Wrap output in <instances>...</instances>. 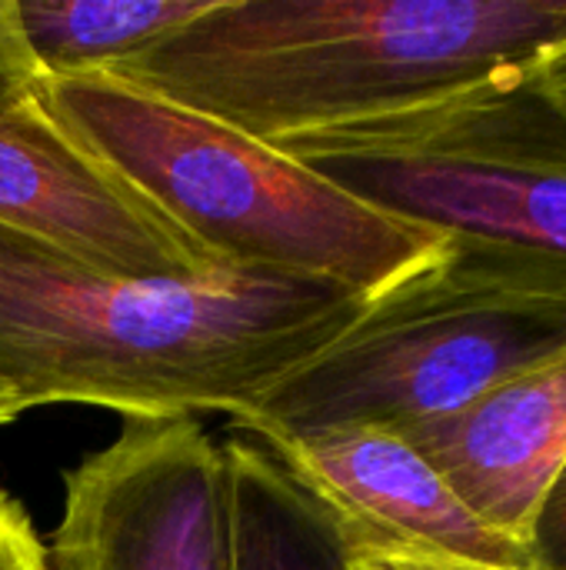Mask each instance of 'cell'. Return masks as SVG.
I'll return each mask as SVG.
<instances>
[{
  "instance_id": "obj_5",
  "label": "cell",
  "mask_w": 566,
  "mask_h": 570,
  "mask_svg": "<svg viewBox=\"0 0 566 570\" xmlns=\"http://www.w3.org/2000/svg\"><path fill=\"white\" fill-rule=\"evenodd\" d=\"M280 150L450 244L566 267V100L550 77Z\"/></svg>"
},
{
  "instance_id": "obj_15",
  "label": "cell",
  "mask_w": 566,
  "mask_h": 570,
  "mask_svg": "<svg viewBox=\"0 0 566 570\" xmlns=\"http://www.w3.org/2000/svg\"><path fill=\"white\" fill-rule=\"evenodd\" d=\"M347 570H490L474 564H454V561H430V558H410V554H390V551H350Z\"/></svg>"
},
{
  "instance_id": "obj_17",
  "label": "cell",
  "mask_w": 566,
  "mask_h": 570,
  "mask_svg": "<svg viewBox=\"0 0 566 570\" xmlns=\"http://www.w3.org/2000/svg\"><path fill=\"white\" fill-rule=\"evenodd\" d=\"M550 87H554V90H557V94H560V97L566 100V67L564 70H557V73L550 77Z\"/></svg>"
},
{
  "instance_id": "obj_1",
  "label": "cell",
  "mask_w": 566,
  "mask_h": 570,
  "mask_svg": "<svg viewBox=\"0 0 566 570\" xmlns=\"http://www.w3.org/2000/svg\"><path fill=\"white\" fill-rule=\"evenodd\" d=\"M370 297L307 277H127L0 224V384L20 411L244 417Z\"/></svg>"
},
{
  "instance_id": "obj_7",
  "label": "cell",
  "mask_w": 566,
  "mask_h": 570,
  "mask_svg": "<svg viewBox=\"0 0 566 570\" xmlns=\"http://www.w3.org/2000/svg\"><path fill=\"white\" fill-rule=\"evenodd\" d=\"M0 224L127 277L224 271L77 144L47 100L0 104Z\"/></svg>"
},
{
  "instance_id": "obj_11",
  "label": "cell",
  "mask_w": 566,
  "mask_h": 570,
  "mask_svg": "<svg viewBox=\"0 0 566 570\" xmlns=\"http://www.w3.org/2000/svg\"><path fill=\"white\" fill-rule=\"evenodd\" d=\"M217 0H17L43 80L110 73Z\"/></svg>"
},
{
  "instance_id": "obj_8",
  "label": "cell",
  "mask_w": 566,
  "mask_h": 570,
  "mask_svg": "<svg viewBox=\"0 0 566 570\" xmlns=\"http://www.w3.org/2000/svg\"><path fill=\"white\" fill-rule=\"evenodd\" d=\"M260 444L320 501L350 551L530 570L527 548L487 524L404 434L360 428L310 438H264Z\"/></svg>"
},
{
  "instance_id": "obj_16",
  "label": "cell",
  "mask_w": 566,
  "mask_h": 570,
  "mask_svg": "<svg viewBox=\"0 0 566 570\" xmlns=\"http://www.w3.org/2000/svg\"><path fill=\"white\" fill-rule=\"evenodd\" d=\"M23 411L17 407V401H13V394L0 384V428H7V424H13L17 417H20Z\"/></svg>"
},
{
  "instance_id": "obj_3",
  "label": "cell",
  "mask_w": 566,
  "mask_h": 570,
  "mask_svg": "<svg viewBox=\"0 0 566 570\" xmlns=\"http://www.w3.org/2000/svg\"><path fill=\"white\" fill-rule=\"evenodd\" d=\"M43 100L224 271L380 297L450 250L447 237L357 200L304 160L120 77L47 80Z\"/></svg>"
},
{
  "instance_id": "obj_12",
  "label": "cell",
  "mask_w": 566,
  "mask_h": 570,
  "mask_svg": "<svg viewBox=\"0 0 566 570\" xmlns=\"http://www.w3.org/2000/svg\"><path fill=\"white\" fill-rule=\"evenodd\" d=\"M43 73L23 40L17 0H0V104L43 100Z\"/></svg>"
},
{
  "instance_id": "obj_6",
  "label": "cell",
  "mask_w": 566,
  "mask_h": 570,
  "mask_svg": "<svg viewBox=\"0 0 566 570\" xmlns=\"http://www.w3.org/2000/svg\"><path fill=\"white\" fill-rule=\"evenodd\" d=\"M50 570H234L227 454L197 417L123 421L63 474Z\"/></svg>"
},
{
  "instance_id": "obj_4",
  "label": "cell",
  "mask_w": 566,
  "mask_h": 570,
  "mask_svg": "<svg viewBox=\"0 0 566 570\" xmlns=\"http://www.w3.org/2000/svg\"><path fill=\"white\" fill-rule=\"evenodd\" d=\"M564 351L566 267L450 244L370 297L230 428L260 441L360 428L414 434Z\"/></svg>"
},
{
  "instance_id": "obj_2",
  "label": "cell",
  "mask_w": 566,
  "mask_h": 570,
  "mask_svg": "<svg viewBox=\"0 0 566 570\" xmlns=\"http://www.w3.org/2000/svg\"><path fill=\"white\" fill-rule=\"evenodd\" d=\"M566 67V0H217L110 77L270 147Z\"/></svg>"
},
{
  "instance_id": "obj_14",
  "label": "cell",
  "mask_w": 566,
  "mask_h": 570,
  "mask_svg": "<svg viewBox=\"0 0 566 570\" xmlns=\"http://www.w3.org/2000/svg\"><path fill=\"white\" fill-rule=\"evenodd\" d=\"M0 570H50L43 541L23 508L0 491Z\"/></svg>"
},
{
  "instance_id": "obj_13",
  "label": "cell",
  "mask_w": 566,
  "mask_h": 570,
  "mask_svg": "<svg viewBox=\"0 0 566 570\" xmlns=\"http://www.w3.org/2000/svg\"><path fill=\"white\" fill-rule=\"evenodd\" d=\"M524 548L530 570H566V464L540 498Z\"/></svg>"
},
{
  "instance_id": "obj_10",
  "label": "cell",
  "mask_w": 566,
  "mask_h": 570,
  "mask_svg": "<svg viewBox=\"0 0 566 570\" xmlns=\"http://www.w3.org/2000/svg\"><path fill=\"white\" fill-rule=\"evenodd\" d=\"M230 478L234 570H347L337 521L250 434L224 441Z\"/></svg>"
},
{
  "instance_id": "obj_9",
  "label": "cell",
  "mask_w": 566,
  "mask_h": 570,
  "mask_svg": "<svg viewBox=\"0 0 566 570\" xmlns=\"http://www.w3.org/2000/svg\"><path fill=\"white\" fill-rule=\"evenodd\" d=\"M404 438L487 524L524 544L540 498L566 464V351Z\"/></svg>"
}]
</instances>
